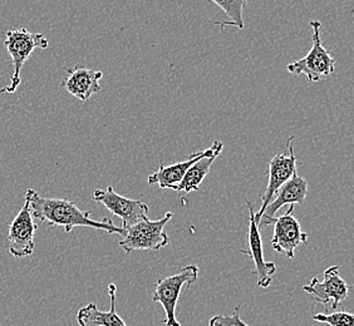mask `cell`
Here are the masks:
<instances>
[{
  "label": "cell",
  "instance_id": "cell-1",
  "mask_svg": "<svg viewBox=\"0 0 354 326\" xmlns=\"http://www.w3.org/2000/svg\"><path fill=\"white\" fill-rule=\"evenodd\" d=\"M26 200H28L33 218L50 226H62L67 233L77 226H83L102 230L109 235L117 233L124 236V229L116 226L111 218H103L102 221L92 220L89 211L80 210L75 202L68 200L43 198L32 189H28L26 192Z\"/></svg>",
  "mask_w": 354,
  "mask_h": 326
},
{
  "label": "cell",
  "instance_id": "cell-2",
  "mask_svg": "<svg viewBox=\"0 0 354 326\" xmlns=\"http://www.w3.org/2000/svg\"><path fill=\"white\" fill-rule=\"evenodd\" d=\"M4 46L13 61V75L7 87L0 89V93L13 95L21 86L23 66L33 55L35 49H47L48 39L41 33H32L27 28H19L8 30Z\"/></svg>",
  "mask_w": 354,
  "mask_h": 326
},
{
  "label": "cell",
  "instance_id": "cell-3",
  "mask_svg": "<svg viewBox=\"0 0 354 326\" xmlns=\"http://www.w3.org/2000/svg\"><path fill=\"white\" fill-rule=\"evenodd\" d=\"M174 216L172 212H167L164 218L157 221H150L149 218L138 221L124 229V236L118 245L126 253L142 250L157 251L162 249L170 244V236L165 232V227Z\"/></svg>",
  "mask_w": 354,
  "mask_h": 326
},
{
  "label": "cell",
  "instance_id": "cell-4",
  "mask_svg": "<svg viewBox=\"0 0 354 326\" xmlns=\"http://www.w3.org/2000/svg\"><path fill=\"white\" fill-rule=\"evenodd\" d=\"M320 21H310L313 29L312 48L304 58L286 66V70L293 75H304L309 83L328 78L335 68V59L323 46L320 39Z\"/></svg>",
  "mask_w": 354,
  "mask_h": 326
},
{
  "label": "cell",
  "instance_id": "cell-5",
  "mask_svg": "<svg viewBox=\"0 0 354 326\" xmlns=\"http://www.w3.org/2000/svg\"><path fill=\"white\" fill-rule=\"evenodd\" d=\"M198 266L187 265L176 275L157 280L155 290L152 292V301L160 303L164 307L165 325L181 326L176 320L177 301L184 286L190 287L198 281Z\"/></svg>",
  "mask_w": 354,
  "mask_h": 326
},
{
  "label": "cell",
  "instance_id": "cell-6",
  "mask_svg": "<svg viewBox=\"0 0 354 326\" xmlns=\"http://www.w3.org/2000/svg\"><path fill=\"white\" fill-rule=\"evenodd\" d=\"M92 198L95 202L102 204L107 210L122 220L121 227L127 229L141 220L149 218V206L141 200H132L118 195L109 186L106 190H95Z\"/></svg>",
  "mask_w": 354,
  "mask_h": 326
},
{
  "label": "cell",
  "instance_id": "cell-7",
  "mask_svg": "<svg viewBox=\"0 0 354 326\" xmlns=\"http://www.w3.org/2000/svg\"><path fill=\"white\" fill-rule=\"evenodd\" d=\"M294 136H290L286 141V147H288V155L286 153H279L272 158L269 163V170H268V186H266V193L261 198V207L258 212H255L254 218L255 222H259L260 218L263 212L266 211V206L270 204L274 195L277 191L279 190L286 181H289L292 177L297 173V156L294 153L293 142Z\"/></svg>",
  "mask_w": 354,
  "mask_h": 326
},
{
  "label": "cell",
  "instance_id": "cell-8",
  "mask_svg": "<svg viewBox=\"0 0 354 326\" xmlns=\"http://www.w3.org/2000/svg\"><path fill=\"white\" fill-rule=\"evenodd\" d=\"M301 244H308V233L301 230L299 221L294 218V204H289L286 213L274 221L272 250L284 253L288 258H294L297 247Z\"/></svg>",
  "mask_w": 354,
  "mask_h": 326
},
{
  "label": "cell",
  "instance_id": "cell-9",
  "mask_svg": "<svg viewBox=\"0 0 354 326\" xmlns=\"http://www.w3.org/2000/svg\"><path fill=\"white\" fill-rule=\"evenodd\" d=\"M38 226L29 209L28 200H24L21 210L9 226L8 241L9 252L15 258H24L35 252V236Z\"/></svg>",
  "mask_w": 354,
  "mask_h": 326
},
{
  "label": "cell",
  "instance_id": "cell-10",
  "mask_svg": "<svg viewBox=\"0 0 354 326\" xmlns=\"http://www.w3.org/2000/svg\"><path fill=\"white\" fill-rule=\"evenodd\" d=\"M303 290L309 294L317 303L327 306L330 304L333 310H337L342 303L347 299L349 286L339 275L338 266H330L324 271V279L319 281L317 278L303 286Z\"/></svg>",
  "mask_w": 354,
  "mask_h": 326
},
{
  "label": "cell",
  "instance_id": "cell-11",
  "mask_svg": "<svg viewBox=\"0 0 354 326\" xmlns=\"http://www.w3.org/2000/svg\"><path fill=\"white\" fill-rule=\"evenodd\" d=\"M248 204L249 209V227H248V246L249 250H240L243 255L252 258L254 262V271L258 278L257 285L258 287H269L272 282V275L277 272V265L274 262L266 261L263 253V242L260 236V230L258 224L255 222V211L250 202Z\"/></svg>",
  "mask_w": 354,
  "mask_h": 326
},
{
  "label": "cell",
  "instance_id": "cell-12",
  "mask_svg": "<svg viewBox=\"0 0 354 326\" xmlns=\"http://www.w3.org/2000/svg\"><path fill=\"white\" fill-rule=\"evenodd\" d=\"M308 195V182L301 178V177L295 173L289 181H286V184L277 191V193L274 195L275 198H272L270 204L266 206V211L263 212L258 227L264 229L268 227L269 224H274L275 221V215L277 212L284 207L286 204H300L304 206L306 204V198Z\"/></svg>",
  "mask_w": 354,
  "mask_h": 326
},
{
  "label": "cell",
  "instance_id": "cell-13",
  "mask_svg": "<svg viewBox=\"0 0 354 326\" xmlns=\"http://www.w3.org/2000/svg\"><path fill=\"white\" fill-rule=\"evenodd\" d=\"M223 148H224V143L215 141L212 143V147H210L209 150L191 153L190 156L187 157V160L181 161V162H177L171 166H164V163L161 162L158 171L149 176L147 182L151 186L158 184L161 189H170V190L176 191V187L181 184L185 173L194 163L204 157H212L215 153H221Z\"/></svg>",
  "mask_w": 354,
  "mask_h": 326
},
{
  "label": "cell",
  "instance_id": "cell-14",
  "mask_svg": "<svg viewBox=\"0 0 354 326\" xmlns=\"http://www.w3.org/2000/svg\"><path fill=\"white\" fill-rule=\"evenodd\" d=\"M67 78L62 82V87L80 101H87L92 95L100 93L102 88L100 81L103 78L102 72L86 68L75 64L72 68L66 69Z\"/></svg>",
  "mask_w": 354,
  "mask_h": 326
},
{
  "label": "cell",
  "instance_id": "cell-15",
  "mask_svg": "<svg viewBox=\"0 0 354 326\" xmlns=\"http://www.w3.org/2000/svg\"><path fill=\"white\" fill-rule=\"evenodd\" d=\"M117 286L109 284V295L111 299L109 311H101L95 304L91 303L83 306L77 313V323L80 326H127L116 311Z\"/></svg>",
  "mask_w": 354,
  "mask_h": 326
},
{
  "label": "cell",
  "instance_id": "cell-16",
  "mask_svg": "<svg viewBox=\"0 0 354 326\" xmlns=\"http://www.w3.org/2000/svg\"><path fill=\"white\" fill-rule=\"evenodd\" d=\"M220 153H215L212 157H204L191 166L185 173L181 184L176 187V191H183L185 195H189L192 191H198L203 184L205 177L209 175L212 163L218 158Z\"/></svg>",
  "mask_w": 354,
  "mask_h": 326
},
{
  "label": "cell",
  "instance_id": "cell-17",
  "mask_svg": "<svg viewBox=\"0 0 354 326\" xmlns=\"http://www.w3.org/2000/svg\"><path fill=\"white\" fill-rule=\"evenodd\" d=\"M314 321L327 326H354L353 314L347 311H334L333 314H317Z\"/></svg>",
  "mask_w": 354,
  "mask_h": 326
},
{
  "label": "cell",
  "instance_id": "cell-18",
  "mask_svg": "<svg viewBox=\"0 0 354 326\" xmlns=\"http://www.w3.org/2000/svg\"><path fill=\"white\" fill-rule=\"evenodd\" d=\"M232 1V14L230 21H215L218 26L224 27V26H235L239 29H244V19H243V14L245 9L248 0H230Z\"/></svg>",
  "mask_w": 354,
  "mask_h": 326
},
{
  "label": "cell",
  "instance_id": "cell-19",
  "mask_svg": "<svg viewBox=\"0 0 354 326\" xmlns=\"http://www.w3.org/2000/svg\"><path fill=\"white\" fill-rule=\"evenodd\" d=\"M240 306H236L232 315H215L209 320V326H249L240 318Z\"/></svg>",
  "mask_w": 354,
  "mask_h": 326
},
{
  "label": "cell",
  "instance_id": "cell-20",
  "mask_svg": "<svg viewBox=\"0 0 354 326\" xmlns=\"http://www.w3.org/2000/svg\"><path fill=\"white\" fill-rule=\"evenodd\" d=\"M214 4H216L229 18H232V8L230 0H212Z\"/></svg>",
  "mask_w": 354,
  "mask_h": 326
}]
</instances>
